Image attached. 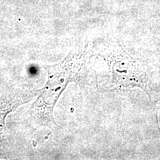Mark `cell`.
I'll return each mask as SVG.
<instances>
[{
    "label": "cell",
    "instance_id": "cell-3",
    "mask_svg": "<svg viewBox=\"0 0 160 160\" xmlns=\"http://www.w3.org/2000/svg\"><path fill=\"white\" fill-rule=\"evenodd\" d=\"M39 91L31 89H18L5 93L0 98V133L5 128L6 115L20 105L31 101L39 94Z\"/></svg>",
    "mask_w": 160,
    "mask_h": 160
},
{
    "label": "cell",
    "instance_id": "cell-2",
    "mask_svg": "<svg viewBox=\"0 0 160 160\" xmlns=\"http://www.w3.org/2000/svg\"><path fill=\"white\" fill-rule=\"evenodd\" d=\"M103 57L111 73L112 86L130 90L139 88L151 98L149 76L139 60L135 59L118 43L111 51Z\"/></svg>",
    "mask_w": 160,
    "mask_h": 160
},
{
    "label": "cell",
    "instance_id": "cell-1",
    "mask_svg": "<svg viewBox=\"0 0 160 160\" xmlns=\"http://www.w3.org/2000/svg\"><path fill=\"white\" fill-rule=\"evenodd\" d=\"M87 45L72 51L59 63L45 65L48 81L31 108V114L39 125H56L53 108L62 93L70 82H78L87 60Z\"/></svg>",
    "mask_w": 160,
    "mask_h": 160
}]
</instances>
